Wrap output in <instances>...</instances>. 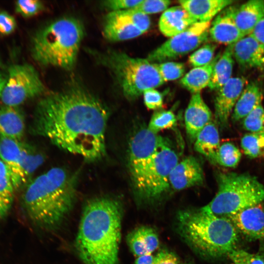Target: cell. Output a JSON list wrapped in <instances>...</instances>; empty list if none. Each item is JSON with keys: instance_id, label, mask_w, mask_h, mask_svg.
<instances>
[{"instance_id": "30", "label": "cell", "mask_w": 264, "mask_h": 264, "mask_svg": "<svg viewBox=\"0 0 264 264\" xmlns=\"http://www.w3.org/2000/svg\"><path fill=\"white\" fill-rule=\"evenodd\" d=\"M44 161V155L43 153L34 146L24 143L22 166L24 187L31 181L33 174Z\"/></svg>"}, {"instance_id": "12", "label": "cell", "mask_w": 264, "mask_h": 264, "mask_svg": "<svg viewBox=\"0 0 264 264\" xmlns=\"http://www.w3.org/2000/svg\"><path fill=\"white\" fill-rule=\"evenodd\" d=\"M246 83L243 77H232L218 89L214 99L215 118L222 128L228 125L229 118Z\"/></svg>"}, {"instance_id": "44", "label": "cell", "mask_w": 264, "mask_h": 264, "mask_svg": "<svg viewBox=\"0 0 264 264\" xmlns=\"http://www.w3.org/2000/svg\"><path fill=\"white\" fill-rule=\"evenodd\" d=\"M153 264H179V262L173 252L162 250L154 257Z\"/></svg>"}, {"instance_id": "47", "label": "cell", "mask_w": 264, "mask_h": 264, "mask_svg": "<svg viewBox=\"0 0 264 264\" xmlns=\"http://www.w3.org/2000/svg\"><path fill=\"white\" fill-rule=\"evenodd\" d=\"M7 76L0 72V98L5 84L6 82Z\"/></svg>"}, {"instance_id": "26", "label": "cell", "mask_w": 264, "mask_h": 264, "mask_svg": "<svg viewBox=\"0 0 264 264\" xmlns=\"http://www.w3.org/2000/svg\"><path fill=\"white\" fill-rule=\"evenodd\" d=\"M263 94L259 85L250 82L244 88L233 110L234 121L243 119L255 108L262 104Z\"/></svg>"}, {"instance_id": "32", "label": "cell", "mask_w": 264, "mask_h": 264, "mask_svg": "<svg viewBox=\"0 0 264 264\" xmlns=\"http://www.w3.org/2000/svg\"><path fill=\"white\" fill-rule=\"evenodd\" d=\"M242 157L240 150L231 142L220 145L216 157V164L226 167H235Z\"/></svg>"}, {"instance_id": "36", "label": "cell", "mask_w": 264, "mask_h": 264, "mask_svg": "<svg viewBox=\"0 0 264 264\" xmlns=\"http://www.w3.org/2000/svg\"><path fill=\"white\" fill-rule=\"evenodd\" d=\"M228 257L234 264H264V252L253 253L236 248Z\"/></svg>"}, {"instance_id": "48", "label": "cell", "mask_w": 264, "mask_h": 264, "mask_svg": "<svg viewBox=\"0 0 264 264\" xmlns=\"http://www.w3.org/2000/svg\"><path fill=\"white\" fill-rule=\"evenodd\" d=\"M1 65V61H0V66Z\"/></svg>"}, {"instance_id": "37", "label": "cell", "mask_w": 264, "mask_h": 264, "mask_svg": "<svg viewBox=\"0 0 264 264\" xmlns=\"http://www.w3.org/2000/svg\"><path fill=\"white\" fill-rule=\"evenodd\" d=\"M115 12L144 33L150 27L149 17L133 9Z\"/></svg>"}, {"instance_id": "17", "label": "cell", "mask_w": 264, "mask_h": 264, "mask_svg": "<svg viewBox=\"0 0 264 264\" xmlns=\"http://www.w3.org/2000/svg\"><path fill=\"white\" fill-rule=\"evenodd\" d=\"M212 117L200 92L193 93L184 114L187 134L192 141L194 142L198 133L212 121Z\"/></svg>"}, {"instance_id": "27", "label": "cell", "mask_w": 264, "mask_h": 264, "mask_svg": "<svg viewBox=\"0 0 264 264\" xmlns=\"http://www.w3.org/2000/svg\"><path fill=\"white\" fill-rule=\"evenodd\" d=\"M220 56L215 57L206 65L192 69L180 80L181 85L193 93L200 92L208 87L214 66Z\"/></svg>"}, {"instance_id": "40", "label": "cell", "mask_w": 264, "mask_h": 264, "mask_svg": "<svg viewBox=\"0 0 264 264\" xmlns=\"http://www.w3.org/2000/svg\"><path fill=\"white\" fill-rule=\"evenodd\" d=\"M170 3L168 0H142L133 9L148 15L165 11Z\"/></svg>"}, {"instance_id": "8", "label": "cell", "mask_w": 264, "mask_h": 264, "mask_svg": "<svg viewBox=\"0 0 264 264\" xmlns=\"http://www.w3.org/2000/svg\"><path fill=\"white\" fill-rule=\"evenodd\" d=\"M178 161L176 153L171 145L168 146L130 175L136 198L141 201L151 202L162 197L170 188V175Z\"/></svg>"}, {"instance_id": "35", "label": "cell", "mask_w": 264, "mask_h": 264, "mask_svg": "<svg viewBox=\"0 0 264 264\" xmlns=\"http://www.w3.org/2000/svg\"><path fill=\"white\" fill-rule=\"evenodd\" d=\"M159 74L164 82L180 78L185 71L183 63L172 61L156 64Z\"/></svg>"}, {"instance_id": "1", "label": "cell", "mask_w": 264, "mask_h": 264, "mask_svg": "<svg viewBox=\"0 0 264 264\" xmlns=\"http://www.w3.org/2000/svg\"><path fill=\"white\" fill-rule=\"evenodd\" d=\"M109 116L108 107L98 98L83 87L72 84L45 94L38 101L29 129L33 135L93 162L106 154Z\"/></svg>"}, {"instance_id": "3", "label": "cell", "mask_w": 264, "mask_h": 264, "mask_svg": "<svg viewBox=\"0 0 264 264\" xmlns=\"http://www.w3.org/2000/svg\"><path fill=\"white\" fill-rule=\"evenodd\" d=\"M76 176L55 167L36 177L24 187L22 203L36 225L46 230L59 227L76 198Z\"/></svg>"}, {"instance_id": "33", "label": "cell", "mask_w": 264, "mask_h": 264, "mask_svg": "<svg viewBox=\"0 0 264 264\" xmlns=\"http://www.w3.org/2000/svg\"><path fill=\"white\" fill-rule=\"evenodd\" d=\"M176 122V116L172 111L157 110L152 116L147 128L158 133L162 130L173 128Z\"/></svg>"}, {"instance_id": "5", "label": "cell", "mask_w": 264, "mask_h": 264, "mask_svg": "<svg viewBox=\"0 0 264 264\" xmlns=\"http://www.w3.org/2000/svg\"><path fill=\"white\" fill-rule=\"evenodd\" d=\"M84 36V26L78 19L71 17L56 19L34 34L32 56L42 66L70 70L76 63Z\"/></svg>"}, {"instance_id": "31", "label": "cell", "mask_w": 264, "mask_h": 264, "mask_svg": "<svg viewBox=\"0 0 264 264\" xmlns=\"http://www.w3.org/2000/svg\"><path fill=\"white\" fill-rule=\"evenodd\" d=\"M241 145L244 153L250 158L264 156V132L244 134Z\"/></svg>"}, {"instance_id": "49", "label": "cell", "mask_w": 264, "mask_h": 264, "mask_svg": "<svg viewBox=\"0 0 264 264\" xmlns=\"http://www.w3.org/2000/svg\"><path fill=\"white\" fill-rule=\"evenodd\" d=\"M191 264L186 263V264Z\"/></svg>"}, {"instance_id": "39", "label": "cell", "mask_w": 264, "mask_h": 264, "mask_svg": "<svg viewBox=\"0 0 264 264\" xmlns=\"http://www.w3.org/2000/svg\"><path fill=\"white\" fill-rule=\"evenodd\" d=\"M44 6L39 0H25L16 1L15 3L16 12L24 18L35 16L44 10Z\"/></svg>"}, {"instance_id": "10", "label": "cell", "mask_w": 264, "mask_h": 264, "mask_svg": "<svg viewBox=\"0 0 264 264\" xmlns=\"http://www.w3.org/2000/svg\"><path fill=\"white\" fill-rule=\"evenodd\" d=\"M211 22H198L183 32L170 38L150 52L147 59L158 64L170 61L195 50L209 36Z\"/></svg>"}, {"instance_id": "25", "label": "cell", "mask_w": 264, "mask_h": 264, "mask_svg": "<svg viewBox=\"0 0 264 264\" xmlns=\"http://www.w3.org/2000/svg\"><path fill=\"white\" fill-rule=\"evenodd\" d=\"M220 145L218 129L212 121L202 129L194 141L195 150L213 164H216Z\"/></svg>"}, {"instance_id": "22", "label": "cell", "mask_w": 264, "mask_h": 264, "mask_svg": "<svg viewBox=\"0 0 264 264\" xmlns=\"http://www.w3.org/2000/svg\"><path fill=\"white\" fill-rule=\"evenodd\" d=\"M180 6L197 22H209L222 10L230 6L231 0H180Z\"/></svg>"}, {"instance_id": "13", "label": "cell", "mask_w": 264, "mask_h": 264, "mask_svg": "<svg viewBox=\"0 0 264 264\" xmlns=\"http://www.w3.org/2000/svg\"><path fill=\"white\" fill-rule=\"evenodd\" d=\"M226 219L248 240L264 242V205L262 203L243 209Z\"/></svg>"}, {"instance_id": "9", "label": "cell", "mask_w": 264, "mask_h": 264, "mask_svg": "<svg viewBox=\"0 0 264 264\" xmlns=\"http://www.w3.org/2000/svg\"><path fill=\"white\" fill-rule=\"evenodd\" d=\"M45 88L36 69L28 64H15L8 69L0 96L2 104L19 107L40 95Z\"/></svg>"}, {"instance_id": "24", "label": "cell", "mask_w": 264, "mask_h": 264, "mask_svg": "<svg viewBox=\"0 0 264 264\" xmlns=\"http://www.w3.org/2000/svg\"><path fill=\"white\" fill-rule=\"evenodd\" d=\"M127 242L135 257L152 254L159 245L156 231L152 227L142 226L131 231L127 236Z\"/></svg>"}, {"instance_id": "21", "label": "cell", "mask_w": 264, "mask_h": 264, "mask_svg": "<svg viewBox=\"0 0 264 264\" xmlns=\"http://www.w3.org/2000/svg\"><path fill=\"white\" fill-rule=\"evenodd\" d=\"M143 33L115 12H110L104 18L103 34L110 41L131 40Z\"/></svg>"}, {"instance_id": "42", "label": "cell", "mask_w": 264, "mask_h": 264, "mask_svg": "<svg viewBox=\"0 0 264 264\" xmlns=\"http://www.w3.org/2000/svg\"><path fill=\"white\" fill-rule=\"evenodd\" d=\"M144 101L146 106L151 110H158L163 105L162 94L155 88H149L143 93Z\"/></svg>"}, {"instance_id": "29", "label": "cell", "mask_w": 264, "mask_h": 264, "mask_svg": "<svg viewBox=\"0 0 264 264\" xmlns=\"http://www.w3.org/2000/svg\"><path fill=\"white\" fill-rule=\"evenodd\" d=\"M16 191L9 171L0 159V219L10 211Z\"/></svg>"}, {"instance_id": "16", "label": "cell", "mask_w": 264, "mask_h": 264, "mask_svg": "<svg viewBox=\"0 0 264 264\" xmlns=\"http://www.w3.org/2000/svg\"><path fill=\"white\" fill-rule=\"evenodd\" d=\"M235 8L229 6L216 16L209 29V36L213 41L229 45L244 37L234 20Z\"/></svg>"}, {"instance_id": "11", "label": "cell", "mask_w": 264, "mask_h": 264, "mask_svg": "<svg viewBox=\"0 0 264 264\" xmlns=\"http://www.w3.org/2000/svg\"><path fill=\"white\" fill-rule=\"evenodd\" d=\"M170 145L169 141L147 127L137 131L129 143L128 166L130 176L138 171L161 149Z\"/></svg>"}, {"instance_id": "38", "label": "cell", "mask_w": 264, "mask_h": 264, "mask_svg": "<svg viewBox=\"0 0 264 264\" xmlns=\"http://www.w3.org/2000/svg\"><path fill=\"white\" fill-rule=\"evenodd\" d=\"M216 45L208 44L204 45L189 57V63L194 67L201 66L209 64L214 58Z\"/></svg>"}, {"instance_id": "14", "label": "cell", "mask_w": 264, "mask_h": 264, "mask_svg": "<svg viewBox=\"0 0 264 264\" xmlns=\"http://www.w3.org/2000/svg\"><path fill=\"white\" fill-rule=\"evenodd\" d=\"M24 143L6 137H0V159L7 167L16 192L24 187L22 166Z\"/></svg>"}, {"instance_id": "2", "label": "cell", "mask_w": 264, "mask_h": 264, "mask_svg": "<svg viewBox=\"0 0 264 264\" xmlns=\"http://www.w3.org/2000/svg\"><path fill=\"white\" fill-rule=\"evenodd\" d=\"M122 211L119 201L109 196L86 203L75 242L84 264H117Z\"/></svg>"}, {"instance_id": "7", "label": "cell", "mask_w": 264, "mask_h": 264, "mask_svg": "<svg viewBox=\"0 0 264 264\" xmlns=\"http://www.w3.org/2000/svg\"><path fill=\"white\" fill-rule=\"evenodd\" d=\"M99 60L111 70L125 97L134 100L149 88L164 83L156 64L147 59L131 57L123 52L109 50Z\"/></svg>"}, {"instance_id": "34", "label": "cell", "mask_w": 264, "mask_h": 264, "mask_svg": "<svg viewBox=\"0 0 264 264\" xmlns=\"http://www.w3.org/2000/svg\"><path fill=\"white\" fill-rule=\"evenodd\" d=\"M242 125L245 130L251 133L264 132V109L262 104L243 119Z\"/></svg>"}, {"instance_id": "20", "label": "cell", "mask_w": 264, "mask_h": 264, "mask_svg": "<svg viewBox=\"0 0 264 264\" xmlns=\"http://www.w3.org/2000/svg\"><path fill=\"white\" fill-rule=\"evenodd\" d=\"M25 131L24 115L20 107L0 105V137L22 140Z\"/></svg>"}, {"instance_id": "45", "label": "cell", "mask_w": 264, "mask_h": 264, "mask_svg": "<svg viewBox=\"0 0 264 264\" xmlns=\"http://www.w3.org/2000/svg\"><path fill=\"white\" fill-rule=\"evenodd\" d=\"M250 35L264 44V16L258 23Z\"/></svg>"}, {"instance_id": "46", "label": "cell", "mask_w": 264, "mask_h": 264, "mask_svg": "<svg viewBox=\"0 0 264 264\" xmlns=\"http://www.w3.org/2000/svg\"><path fill=\"white\" fill-rule=\"evenodd\" d=\"M154 257L151 254L137 257L134 264H153Z\"/></svg>"}, {"instance_id": "41", "label": "cell", "mask_w": 264, "mask_h": 264, "mask_svg": "<svg viewBox=\"0 0 264 264\" xmlns=\"http://www.w3.org/2000/svg\"><path fill=\"white\" fill-rule=\"evenodd\" d=\"M142 0H108L103 1V6L110 12H117L132 9Z\"/></svg>"}, {"instance_id": "6", "label": "cell", "mask_w": 264, "mask_h": 264, "mask_svg": "<svg viewBox=\"0 0 264 264\" xmlns=\"http://www.w3.org/2000/svg\"><path fill=\"white\" fill-rule=\"evenodd\" d=\"M216 179L217 192L202 207L216 216L227 218L264 200V186L249 174L219 172Z\"/></svg>"}, {"instance_id": "19", "label": "cell", "mask_w": 264, "mask_h": 264, "mask_svg": "<svg viewBox=\"0 0 264 264\" xmlns=\"http://www.w3.org/2000/svg\"><path fill=\"white\" fill-rule=\"evenodd\" d=\"M198 22L181 6H175L163 12L158 22L160 32L166 37L176 36Z\"/></svg>"}, {"instance_id": "28", "label": "cell", "mask_w": 264, "mask_h": 264, "mask_svg": "<svg viewBox=\"0 0 264 264\" xmlns=\"http://www.w3.org/2000/svg\"><path fill=\"white\" fill-rule=\"evenodd\" d=\"M233 44L227 45L215 63L208 86L211 90L219 89L232 78L234 65Z\"/></svg>"}, {"instance_id": "15", "label": "cell", "mask_w": 264, "mask_h": 264, "mask_svg": "<svg viewBox=\"0 0 264 264\" xmlns=\"http://www.w3.org/2000/svg\"><path fill=\"white\" fill-rule=\"evenodd\" d=\"M204 179L201 165L194 156H189L178 161L171 172L169 184L175 190H181L201 185Z\"/></svg>"}, {"instance_id": "18", "label": "cell", "mask_w": 264, "mask_h": 264, "mask_svg": "<svg viewBox=\"0 0 264 264\" xmlns=\"http://www.w3.org/2000/svg\"><path fill=\"white\" fill-rule=\"evenodd\" d=\"M232 52L234 58L244 68L264 66V44L250 34L234 44Z\"/></svg>"}, {"instance_id": "43", "label": "cell", "mask_w": 264, "mask_h": 264, "mask_svg": "<svg viewBox=\"0 0 264 264\" xmlns=\"http://www.w3.org/2000/svg\"><path fill=\"white\" fill-rule=\"evenodd\" d=\"M17 22L14 17L5 11H0V35L12 34L16 29Z\"/></svg>"}, {"instance_id": "23", "label": "cell", "mask_w": 264, "mask_h": 264, "mask_svg": "<svg viewBox=\"0 0 264 264\" xmlns=\"http://www.w3.org/2000/svg\"><path fill=\"white\" fill-rule=\"evenodd\" d=\"M264 16V1L251 0L236 8L234 18L244 36L250 35Z\"/></svg>"}, {"instance_id": "4", "label": "cell", "mask_w": 264, "mask_h": 264, "mask_svg": "<svg viewBox=\"0 0 264 264\" xmlns=\"http://www.w3.org/2000/svg\"><path fill=\"white\" fill-rule=\"evenodd\" d=\"M177 225L187 243L204 257L218 259L228 256L237 248L238 232L232 223L202 207L179 212Z\"/></svg>"}]
</instances>
